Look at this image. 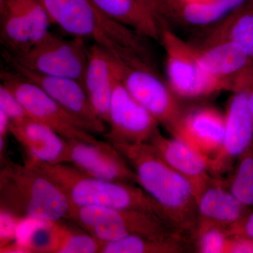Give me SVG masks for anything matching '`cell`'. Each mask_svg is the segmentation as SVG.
<instances>
[{
	"mask_svg": "<svg viewBox=\"0 0 253 253\" xmlns=\"http://www.w3.org/2000/svg\"><path fill=\"white\" fill-rule=\"evenodd\" d=\"M113 145L135 172L138 185L161 206L170 224L191 239L197 221V197L191 182L149 143Z\"/></svg>",
	"mask_w": 253,
	"mask_h": 253,
	"instance_id": "obj_1",
	"label": "cell"
},
{
	"mask_svg": "<svg viewBox=\"0 0 253 253\" xmlns=\"http://www.w3.org/2000/svg\"><path fill=\"white\" fill-rule=\"evenodd\" d=\"M51 24L61 31L102 46L118 59L139 56L148 60L144 37L104 14L92 0H39Z\"/></svg>",
	"mask_w": 253,
	"mask_h": 253,
	"instance_id": "obj_2",
	"label": "cell"
},
{
	"mask_svg": "<svg viewBox=\"0 0 253 253\" xmlns=\"http://www.w3.org/2000/svg\"><path fill=\"white\" fill-rule=\"evenodd\" d=\"M25 164L36 168L54 181L62 190L71 206H101L143 211L172 225L161 206L137 184L91 177L68 163L49 164L26 161Z\"/></svg>",
	"mask_w": 253,
	"mask_h": 253,
	"instance_id": "obj_3",
	"label": "cell"
},
{
	"mask_svg": "<svg viewBox=\"0 0 253 253\" xmlns=\"http://www.w3.org/2000/svg\"><path fill=\"white\" fill-rule=\"evenodd\" d=\"M0 209L21 219L52 221L67 219L71 205L47 176L6 158L1 162Z\"/></svg>",
	"mask_w": 253,
	"mask_h": 253,
	"instance_id": "obj_4",
	"label": "cell"
},
{
	"mask_svg": "<svg viewBox=\"0 0 253 253\" xmlns=\"http://www.w3.org/2000/svg\"><path fill=\"white\" fill-rule=\"evenodd\" d=\"M67 219L81 226L101 244L131 235L167 236L184 234L154 214L134 210L101 206H71Z\"/></svg>",
	"mask_w": 253,
	"mask_h": 253,
	"instance_id": "obj_5",
	"label": "cell"
},
{
	"mask_svg": "<svg viewBox=\"0 0 253 253\" xmlns=\"http://www.w3.org/2000/svg\"><path fill=\"white\" fill-rule=\"evenodd\" d=\"M160 41L166 51L169 86L178 98L200 99L230 91L226 83L203 68L193 44L183 41L167 26L161 28Z\"/></svg>",
	"mask_w": 253,
	"mask_h": 253,
	"instance_id": "obj_6",
	"label": "cell"
},
{
	"mask_svg": "<svg viewBox=\"0 0 253 253\" xmlns=\"http://www.w3.org/2000/svg\"><path fill=\"white\" fill-rule=\"evenodd\" d=\"M85 41L81 38L65 39L49 32L44 38L22 52H6L10 65L46 76L73 78L83 84L88 59Z\"/></svg>",
	"mask_w": 253,
	"mask_h": 253,
	"instance_id": "obj_7",
	"label": "cell"
},
{
	"mask_svg": "<svg viewBox=\"0 0 253 253\" xmlns=\"http://www.w3.org/2000/svg\"><path fill=\"white\" fill-rule=\"evenodd\" d=\"M114 67L133 97L169 132L184 109L169 86L151 69L149 62L138 56L128 59L114 57Z\"/></svg>",
	"mask_w": 253,
	"mask_h": 253,
	"instance_id": "obj_8",
	"label": "cell"
},
{
	"mask_svg": "<svg viewBox=\"0 0 253 253\" xmlns=\"http://www.w3.org/2000/svg\"><path fill=\"white\" fill-rule=\"evenodd\" d=\"M1 81L18 98L30 117L49 126L65 139H78L86 142L97 140L85 123L16 71H3Z\"/></svg>",
	"mask_w": 253,
	"mask_h": 253,
	"instance_id": "obj_9",
	"label": "cell"
},
{
	"mask_svg": "<svg viewBox=\"0 0 253 253\" xmlns=\"http://www.w3.org/2000/svg\"><path fill=\"white\" fill-rule=\"evenodd\" d=\"M108 125L104 136L112 144L149 143L160 131L159 123L126 89L115 67Z\"/></svg>",
	"mask_w": 253,
	"mask_h": 253,
	"instance_id": "obj_10",
	"label": "cell"
},
{
	"mask_svg": "<svg viewBox=\"0 0 253 253\" xmlns=\"http://www.w3.org/2000/svg\"><path fill=\"white\" fill-rule=\"evenodd\" d=\"M1 41L8 52H22L49 33V16L39 0H5L0 7Z\"/></svg>",
	"mask_w": 253,
	"mask_h": 253,
	"instance_id": "obj_11",
	"label": "cell"
},
{
	"mask_svg": "<svg viewBox=\"0 0 253 253\" xmlns=\"http://www.w3.org/2000/svg\"><path fill=\"white\" fill-rule=\"evenodd\" d=\"M68 164L91 177L137 184V177L124 156L109 141L66 139ZM138 185V184H137Z\"/></svg>",
	"mask_w": 253,
	"mask_h": 253,
	"instance_id": "obj_12",
	"label": "cell"
},
{
	"mask_svg": "<svg viewBox=\"0 0 253 253\" xmlns=\"http://www.w3.org/2000/svg\"><path fill=\"white\" fill-rule=\"evenodd\" d=\"M225 133L222 147L208 162L214 177H224L230 172L236 160L253 144V118L245 91L234 92L226 106Z\"/></svg>",
	"mask_w": 253,
	"mask_h": 253,
	"instance_id": "obj_13",
	"label": "cell"
},
{
	"mask_svg": "<svg viewBox=\"0 0 253 253\" xmlns=\"http://www.w3.org/2000/svg\"><path fill=\"white\" fill-rule=\"evenodd\" d=\"M169 133L185 141L209 162L217 156L222 147L225 115L212 106L184 110Z\"/></svg>",
	"mask_w": 253,
	"mask_h": 253,
	"instance_id": "obj_14",
	"label": "cell"
},
{
	"mask_svg": "<svg viewBox=\"0 0 253 253\" xmlns=\"http://www.w3.org/2000/svg\"><path fill=\"white\" fill-rule=\"evenodd\" d=\"M14 71L41 87L68 112L81 120L92 134H105V123L91 106L84 86L73 78L46 76L21 66L11 65Z\"/></svg>",
	"mask_w": 253,
	"mask_h": 253,
	"instance_id": "obj_15",
	"label": "cell"
},
{
	"mask_svg": "<svg viewBox=\"0 0 253 253\" xmlns=\"http://www.w3.org/2000/svg\"><path fill=\"white\" fill-rule=\"evenodd\" d=\"M198 59L213 77L224 82L233 92L242 91L253 78V59L231 42L196 46Z\"/></svg>",
	"mask_w": 253,
	"mask_h": 253,
	"instance_id": "obj_16",
	"label": "cell"
},
{
	"mask_svg": "<svg viewBox=\"0 0 253 253\" xmlns=\"http://www.w3.org/2000/svg\"><path fill=\"white\" fill-rule=\"evenodd\" d=\"M231 193L224 177H214L197 199V221L195 236L211 227L226 231L251 211Z\"/></svg>",
	"mask_w": 253,
	"mask_h": 253,
	"instance_id": "obj_17",
	"label": "cell"
},
{
	"mask_svg": "<svg viewBox=\"0 0 253 253\" xmlns=\"http://www.w3.org/2000/svg\"><path fill=\"white\" fill-rule=\"evenodd\" d=\"M149 143L171 168L191 182L197 199L214 179L207 160L185 141L172 136L167 138L159 131Z\"/></svg>",
	"mask_w": 253,
	"mask_h": 253,
	"instance_id": "obj_18",
	"label": "cell"
},
{
	"mask_svg": "<svg viewBox=\"0 0 253 253\" xmlns=\"http://www.w3.org/2000/svg\"><path fill=\"white\" fill-rule=\"evenodd\" d=\"M10 133L24 149L26 161L68 163L67 141L46 125L30 118L21 123H11Z\"/></svg>",
	"mask_w": 253,
	"mask_h": 253,
	"instance_id": "obj_19",
	"label": "cell"
},
{
	"mask_svg": "<svg viewBox=\"0 0 253 253\" xmlns=\"http://www.w3.org/2000/svg\"><path fill=\"white\" fill-rule=\"evenodd\" d=\"M113 83L114 57L102 46L93 44L88 49L83 85L95 112L107 124Z\"/></svg>",
	"mask_w": 253,
	"mask_h": 253,
	"instance_id": "obj_20",
	"label": "cell"
},
{
	"mask_svg": "<svg viewBox=\"0 0 253 253\" xmlns=\"http://www.w3.org/2000/svg\"><path fill=\"white\" fill-rule=\"evenodd\" d=\"M165 25L175 21L183 25L206 26L215 24L246 0H212L195 2L186 0H158Z\"/></svg>",
	"mask_w": 253,
	"mask_h": 253,
	"instance_id": "obj_21",
	"label": "cell"
},
{
	"mask_svg": "<svg viewBox=\"0 0 253 253\" xmlns=\"http://www.w3.org/2000/svg\"><path fill=\"white\" fill-rule=\"evenodd\" d=\"M201 41L196 46L231 42L241 46L253 59V0H246L216 23Z\"/></svg>",
	"mask_w": 253,
	"mask_h": 253,
	"instance_id": "obj_22",
	"label": "cell"
},
{
	"mask_svg": "<svg viewBox=\"0 0 253 253\" xmlns=\"http://www.w3.org/2000/svg\"><path fill=\"white\" fill-rule=\"evenodd\" d=\"M104 14L144 38L160 41L163 26L139 0H92Z\"/></svg>",
	"mask_w": 253,
	"mask_h": 253,
	"instance_id": "obj_23",
	"label": "cell"
},
{
	"mask_svg": "<svg viewBox=\"0 0 253 253\" xmlns=\"http://www.w3.org/2000/svg\"><path fill=\"white\" fill-rule=\"evenodd\" d=\"M193 245L184 234L167 236L131 235L113 242L101 244L99 253H181Z\"/></svg>",
	"mask_w": 253,
	"mask_h": 253,
	"instance_id": "obj_24",
	"label": "cell"
},
{
	"mask_svg": "<svg viewBox=\"0 0 253 253\" xmlns=\"http://www.w3.org/2000/svg\"><path fill=\"white\" fill-rule=\"evenodd\" d=\"M68 219L50 221L46 253H99L101 244L90 234Z\"/></svg>",
	"mask_w": 253,
	"mask_h": 253,
	"instance_id": "obj_25",
	"label": "cell"
},
{
	"mask_svg": "<svg viewBox=\"0 0 253 253\" xmlns=\"http://www.w3.org/2000/svg\"><path fill=\"white\" fill-rule=\"evenodd\" d=\"M224 177L228 188L245 206L253 209V144Z\"/></svg>",
	"mask_w": 253,
	"mask_h": 253,
	"instance_id": "obj_26",
	"label": "cell"
},
{
	"mask_svg": "<svg viewBox=\"0 0 253 253\" xmlns=\"http://www.w3.org/2000/svg\"><path fill=\"white\" fill-rule=\"evenodd\" d=\"M229 239L225 229L211 227L195 236L192 243L196 253H227Z\"/></svg>",
	"mask_w": 253,
	"mask_h": 253,
	"instance_id": "obj_27",
	"label": "cell"
},
{
	"mask_svg": "<svg viewBox=\"0 0 253 253\" xmlns=\"http://www.w3.org/2000/svg\"><path fill=\"white\" fill-rule=\"evenodd\" d=\"M0 110L7 115L12 124L24 122L31 118L14 93L2 83L0 84Z\"/></svg>",
	"mask_w": 253,
	"mask_h": 253,
	"instance_id": "obj_28",
	"label": "cell"
},
{
	"mask_svg": "<svg viewBox=\"0 0 253 253\" xmlns=\"http://www.w3.org/2000/svg\"><path fill=\"white\" fill-rule=\"evenodd\" d=\"M22 219L0 209V248L14 242L18 225Z\"/></svg>",
	"mask_w": 253,
	"mask_h": 253,
	"instance_id": "obj_29",
	"label": "cell"
},
{
	"mask_svg": "<svg viewBox=\"0 0 253 253\" xmlns=\"http://www.w3.org/2000/svg\"><path fill=\"white\" fill-rule=\"evenodd\" d=\"M229 235L242 236L253 241V209L227 231Z\"/></svg>",
	"mask_w": 253,
	"mask_h": 253,
	"instance_id": "obj_30",
	"label": "cell"
},
{
	"mask_svg": "<svg viewBox=\"0 0 253 253\" xmlns=\"http://www.w3.org/2000/svg\"><path fill=\"white\" fill-rule=\"evenodd\" d=\"M227 253H253V241L242 236L229 235Z\"/></svg>",
	"mask_w": 253,
	"mask_h": 253,
	"instance_id": "obj_31",
	"label": "cell"
},
{
	"mask_svg": "<svg viewBox=\"0 0 253 253\" xmlns=\"http://www.w3.org/2000/svg\"><path fill=\"white\" fill-rule=\"evenodd\" d=\"M1 253H31V251L23 245L14 241L11 244L0 248Z\"/></svg>",
	"mask_w": 253,
	"mask_h": 253,
	"instance_id": "obj_32",
	"label": "cell"
},
{
	"mask_svg": "<svg viewBox=\"0 0 253 253\" xmlns=\"http://www.w3.org/2000/svg\"><path fill=\"white\" fill-rule=\"evenodd\" d=\"M10 121L7 115L0 110V138L6 139L8 133L10 132Z\"/></svg>",
	"mask_w": 253,
	"mask_h": 253,
	"instance_id": "obj_33",
	"label": "cell"
},
{
	"mask_svg": "<svg viewBox=\"0 0 253 253\" xmlns=\"http://www.w3.org/2000/svg\"><path fill=\"white\" fill-rule=\"evenodd\" d=\"M139 1L154 13L155 16L158 18L160 22L163 25L162 21H161V17H160L159 6H158V0H139Z\"/></svg>",
	"mask_w": 253,
	"mask_h": 253,
	"instance_id": "obj_34",
	"label": "cell"
},
{
	"mask_svg": "<svg viewBox=\"0 0 253 253\" xmlns=\"http://www.w3.org/2000/svg\"><path fill=\"white\" fill-rule=\"evenodd\" d=\"M242 91H246L247 94L248 105L253 118V78Z\"/></svg>",
	"mask_w": 253,
	"mask_h": 253,
	"instance_id": "obj_35",
	"label": "cell"
},
{
	"mask_svg": "<svg viewBox=\"0 0 253 253\" xmlns=\"http://www.w3.org/2000/svg\"><path fill=\"white\" fill-rule=\"evenodd\" d=\"M189 1H195V2H206V1H211L212 0H186Z\"/></svg>",
	"mask_w": 253,
	"mask_h": 253,
	"instance_id": "obj_36",
	"label": "cell"
}]
</instances>
